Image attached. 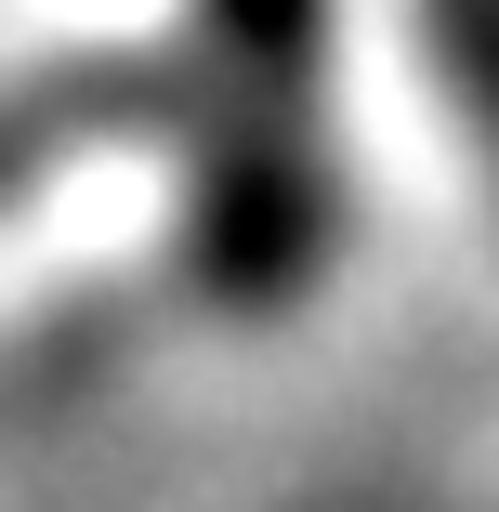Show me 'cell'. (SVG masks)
<instances>
[{"instance_id":"cell-1","label":"cell","mask_w":499,"mask_h":512,"mask_svg":"<svg viewBox=\"0 0 499 512\" xmlns=\"http://www.w3.org/2000/svg\"><path fill=\"white\" fill-rule=\"evenodd\" d=\"M421 14H434V53H447L460 106L486 132V171H499V0H421Z\"/></svg>"}]
</instances>
